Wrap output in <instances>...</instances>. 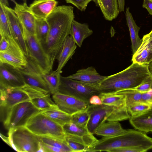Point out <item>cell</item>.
Here are the masks:
<instances>
[{
  "label": "cell",
  "instance_id": "48",
  "mask_svg": "<svg viewBox=\"0 0 152 152\" xmlns=\"http://www.w3.org/2000/svg\"><path fill=\"white\" fill-rule=\"evenodd\" d=\"M149 68L150 71H152V61L149 64Z\"/></svg>",
  "mask_w": 152,
  "mask_h": 152
},
{
  "label": "cell",
  "instance_id": "44",
  "mask_svg": "<svg viewBox=\"0 0 152 152\" xmlns=\"http://www.w3.org/2000/svg\"><path fill=\"white\" fill-rule=\"evenodd\" d=\"M145 8L149 14L152 15V1L150 0H143L142 5Z\"/></svg>",
  "mask_w": 152,
  "mask_h": 152
},
{
  "label": "cell",
  "instance_id": "13",
  "mask_svg": "<svg viewBox=\"0 0 152 152\" xmlns=\"http://www.w3.org/2000/svg\"><path fill=\"white\" fill-rule=\"evenodd\" d=\"M1 113L6 112L16 104L31 100L27 94L22 88L0 89Z\"/></svg>",
  "mask_w": 152,
  "mask_h": 152
},
{
  "label": "cell",
  "instance_id": "23",
  "mask_svg": "<svg viewBox=\"0 0 152 152\" xmlns=\"http://www.w3.org/2000/svg\"><path fill=\"white\" fill-rule=\"evenodd\" d=\"M125 16L128 26L132 42V49L133 54L139 48L142 42V39L139 36L140 27L138 26L133 19L130 12L129 8L126 9Z\"/></svg>",
  "mask_w": 152,
  "mask_h": 152
},
{
  "label": "cell",
  "instance_id": "1",
  "mask_svg": "<svg viewBox=\"0 0 152 152\" xmlns=\"http://www.w3.org/2000/svg\"><path fill=\"white\" fill-rule=\"evenodd\" d=\"M74 18L73 7L62 5L57 6L45 19L49 30L46 39L41 42L48 56L52 69L66 38L70 35Z\"/></svg>",
  "mask_w": 152,
  "mask_h": 152
},
{
  "label": "cell",
  "instance_id": "17",
  "mask_svg": "<svg viewBox=\"0 0 152 152\" xmlns=\"http://www.w3.org/2000/svg\"><path fill=\"white\" fill-rule=\"evenodd\" d=\"M58 3L56 0H35L29 5V8L36 18L46 19Z\"/></svg>",
  "mask_w": 152,
  "mask_h": 152
},
{
  "label": "cell",
  "instance_id": "5",
  "mask_svg": "<svg viewBox=\"0 0 152 152\" xmlns=\"http://www.w3.org/2000/svg\"><path fill=\"white\" fill-rule=\"evenodd\" d=\"M8 135L10 146L18 152H39L40 149L39 136L25 126L10 129Z\"/></svg>",
  "mask_w": 152,
  "mask_h": 152
},
{
  "label": "cell",
  "instance_id": "14",
  "mask_svg": "<svg viewBox=\"0 0 152 152\" xmlns=\"http://www.w3.org/2000/svg\"><path fill=\"white\" fill-rule=\"evenodd\" d=\"M2 4L7 17L12 37L19 45L26 56L27 57H29L28 48L24 38L22 27L17 15L14 9Z\"/></svg>",
  "mask_w": 152,
  "mask_h": 152
},
{
  "label": "cell",
  "instance_id": "19",
  "mask_svg": "<svg viewBox=\"0 0 152 152\" xmlns=\"http://www.w3.org/2000/svg\"><path fill=\"white\" fill-rule=\"evenodd\" d=\"M65 133L80 136L83 138L89 148L97 142L98 140L88 131L87 127H84L71 121L62 126Z\"/></svg>",
  "mask_w": 152,
  "mask_h": 152
},
{
  "label": "cell",
  "instance_id": "4",
  "mask_svg": "<svg viewBox=\"0 0 152 152\" xmlns=\"http://www.w3.org/2000/svg\"><path fill=\"white\" fill-rule=\"evenodd\" d=\"M105 142L109 150L126 148L139 149L145 152L152 149V138L145 133L132 129L120 135L107 137Z\"/></svg>",
  "mask_w": 152,
  "mask_h": 152
},
{
  "label": "cell",
  "instance_id": "10",
  "mask_svg": "<svg viewBox=\"0 0 152 152\" xmlns=\"http://www.w3.org/2000/svg\"><path fill=\"white\" fill-rule=\"evenodd\" d=\"M52 99L59 109L71 115L87 110L90 104L88 102L58 92L53 94Z\"/></svg>",
  "mask_w": 152,
  "mask_h": 152
},
{
  "label": "cell",
  "instance_id": "53",
  "mask_svg": "<svg viewBox=\"0 0 152 152\" xmlns=\"http://www.w3.org/2000/svg\"><path fill=\"white\" fill-rule=\"evenodd\" d=\"M151 0V1H152V0Z\"/></svg>",
  "mask_w": 152,
  "mask_h": 152
},
{
  "label": "cell",
  "instance_id": "33",
  "mask_svg": "<svg viewBox=\"0 0 152 152\" xmlns=\"http://www.w3.org/2000/svg\"><path fill=\"white\" fill-rule=\"evenodd\" d=\"M152 106V104L141 101L134 103L126 107L130 116L133 117L145 112L151 108Z\"/></svg>",
  "mask_w": 152,
  "mask_h": 152
},
{
  "label": "cell",
  "instance_id": "34",
  "mask_svg": "<svg viewBox=\"0 0 152 152\" xmlns=\"http://www.w3.org/2000/svg\"><path fill=\"white\" fill-rule=\"evenodd\" d=\"M0 34L8 39L12 37L7 17L2 4L0 2Z\"/></svg>",
  "mask_w": 152,
  "mask_h": 152
},
{
  "label": "cell",
  "instance_id": "26",
  "mask_svg": "<svg viewBox=\"0 0 152 152\" xmlns=\"http://www.w3.org/2000/svg\"><path fill=\"white\" fill-rule=\"evenodd\" d=\"M102 104L118 108L126 107V96L116 92L100 93L99 95Z\"/></svg>",
  "mask_w": 152,
  "mask_h": 152
},
{
  "label": "cell",
  "instance_id": "45",
  "mask_svg": "<svg viewBox=\"0 0 152 152\" xmlns=\"http://www.w3.org/2000/svg\"><path fill=\"white\" fill-rule=\"evenodd\" d=\"M119 9L120 12H124L125 7V0H118Z\"/></svg>",
  "mask_w": 152,
  "mask_h": 152
},
{
  "label": "cell",
  "instance_id": "28",
  "mask_svg": "<svg viewBox=\"0 0 152 152\" xmlns=\"http://www.w3.org/2000/svg\"><path fill=\"white\" fill-rule=\"evenodd\" d=\"M64 140L72 152H87L89 146L82 137L66 133Z\"/></svg>",
  "mask_w": 152,
  "mask_h": 152
},
{
  "label": "cell",
  "instance_id": "24",
  "mask_svg": "<svg viewBox=\"0 0 152 152\" xmlns=\"http://www.w3.org/2000/svg\"><path fill=\"white\" fill-rule=\"evenodd\" d=\"M95 3L107 20L111 21L115 19L120 12L118 0H96Z\"/></svg>",
  "mask_w": 152,
  "mask_h": 152
},
{
  "label": "cell",
  "instance_id": "16",
  "mask_svg": "<svg viewBox=\"0 0 152 152\" xmlns=\"http://www.w3.org/2000/svg\"><path fill=\"white\" fill-rule=\"evenodd\" d=\"M14 10L21 25L31 34L35 35L36 18L30 11L27 2L22 4L17 3Z\"/></svg>",
  "mask_w": 152,
  "mask_h": 152
},
{
  "label": "cell",
  "instance_id": "22",
  "mask_svg": "<svg viewBox=\"0 0 152 152\" xmlns=\"http://www.w3.org/2000/svg\"><path fill=\"white\" fill-rule=\"evenodd\" d=\"M93 32L87 24L79 23L75 20H73L71 26L70 35L78 47H81L84 40L92 35Z\"/></svg>",
  "mask_w": 152,
  "mask_h": 152
},
{
  "label": "cell",
  "instance_id": "31",
  "mask_svg": "<svg viewBox=\"0 0 152 152\" xmlns=\"http://www.w3.org/2000/svg\"><path fill=\"white\" fill-rule=\"evenodd\" d=\"M50 94L33 98L30 101L37 108L41 111L58 107L50 98Z\"/></svg>",
  "mask_w": 152,
  "mask_h": 152
},
{
  "label": "cell",
  "instance_id": "40",
  "mask_svg": "<svg viewBox=\"0 0 152 152\" xmlns=\"http://www.w3.org/2000/svg\"><path fill=\"white\" fill-rule=\"evenodd\" d=\"M0 36V52L6 51L8 49L10 45L9 40L3 36Z\"/></svg>",
  "mask_w": 152,
  "mask_h": 152
},
{
  "label": "cell",
  "instance_id": "37",
  "mask_svg": "<svg viewBox=\"0 0 152 152\" xmlns=\"http://www.w3.org/2000/svg\"><path fill=\"white\" fill-rule=\"evenodd\" d=\"M90 115L87 110L77 112L71 115V121L84 127H87Z\"/></svg>",
  "mask_w": 152,
  "mask_h": 152
},
{
  "label": "cell",
  "instance_id": "51",
  "mask_svg": "<svg viewBox=\"0 0 152 152\" xmlns=\"http://www.w3.org/2000/svg\"><path fill=\"white\" fill-rule=\"evenodd\" d=\"M24 2H27V0H23Z\"/></svg>",
  "mask_w": 152,
  "mask_h": 152
},
{
  "label": "cell",
  "instance_id": "43",
  "mask_svg": "<svg viewBox=\"0 0 152 152\" xmlns=\"http://www.w3.org/2000/svg\"><path fill=\"white\" fill-rule=\"evenodd\" d=\"M89 102L90 104L100 105L102 104L99 95H96L92 96L89 99Z\"/></svg>",
  "mask_w": 152,
  "mask_h": 152
},
{
  "label": "cell",
  "instance_id": "3",
  "mask_svg": "<svg viewBox=\"0 0 152 152\" xmlns=\"http://www.w3.org/2000/svg\"><path fill=\"white\" fill-rule=\"evenodd\" d=\"M90 117L87 127L94 134L97 128L106 121L119 122L129 119L127 107L118 108L104 104H90L87 109Z\"/></svg>",
  "mask_w": 152,
  "mask_h": 152
},
{
  "label": "cell",
  "instance_id": "38",
  "mask_svg": "<svg viewBox=\"0 0 152 152\" xmlns=\"http://www.w3.org/2000/svg\"><path fill=\"white\" fill-rule=\"evenodd\" d=\"M151 88L152 76L151 75L140 85L132 89L143 93L148 92Z\"/></svg>",
  "mask_w": 152,
  "mask_h": 152
},
{
  "label": "cell",
  "instance_id": "52",
  "mask_svg": "<svg viewBox=\"0 0 152 152\" xmlns=\"http://www.w3.org/2000/svg\"><path fill=\"white\" fill-rule=\"evenodd\" d=\"M150 72H151V75L152 76V71H150Z\"/></svg>",
  "mask_w": 152,
  "mask_h": 152
},
{
  "label": "cell",
  "instance_id": "32",
  "mask_svg": "<svg viewBox=\"0 0 152 152\" xmlns=\"http://www.w3.org/2000/svg\"><path fill=\"white\" fill-rule=\"evenodd\" d=\"M39 137L41 142L59 148L63 152H72L64 140L48 136H39Z\"/></svg>",
  "mask_w": 152,
  "mask_h": 152
},
{
  "label": "cell",
  "instance_id": "35",
  "mask_svg": "<svg viewBox=\"0 0 152 152\" xmlns=\"http://www.w3.org/2000/svg\"><path fill=\"white\" fill-rule=\"evenodd\" d=\"M35 30L36 36L42 42L46 39L49 30V25L45 19L36 18Z\"/></svg>",
  "mask_w": 152,
  "mask_h": 152
},
{
  "label": "cell",
  "instance_id": "9",
  "mask_svg": "<svg viewBox=\"0 0 152 152\" xmlns=\"http://www.w3.org/2000/svg\"><path fill=\"white\" fill-rule=\"evenodd\" d=\"M21 26L29 52L28 57L35 62L43 74L49 73L52 69L50 66L48 56L41 42L35 35L31 34L22 25Z\"/></svg>",
  "mask_w": 152,
  "mask_h": 152
},
{
  "label": "cell",
  "instance_id": "11",
  "mask_svg": "<svg viewBox=\"0 0 152 152\" xmlns=\"http://www.w3.org/2000/svg\"><path fill=\"white\" fill-rule=\"evenodd\" d=\"M27 58V66L24 69H19L26 84L32 88L50 91L43 77V73L38 66L31 58Z\"/></svg>",
  "mask_w": 152,
  "mask_h": 152
},
{
  "label": "cell",
  "instance_id": "12",
  "mask_svg": "<svg viewBox=\"0 0 152 152\" xmlns=\"http://www.w3.org/2000/svg\"><path fill=\"white\" fill-rule=\"evenodd\" d=\"M25 84L19 69L0 63V89L21 88Z\"/></svg>",
  "mask_w": 152,
  "mask_h": 152
},
{
  "label": "cell",
  "instance_id": "50",
  "mask_svg": "<svg viewBox=\"0 0 152 152\" xmlns=\"http://www.w3.org/2000/svg\"><path fill=\"white\" fill-rule=\"evenodd\" d=\"M149 33L150 34V35H151V40H152V30Z\"/></svg>",
  "mask_w": 152,
  "mask_h": 152
},
{
  "label": "cell",
  "instance_id": "46",
  "mask_svg": "<svg viewBox=\"0 0 152 152\" xmlns=\"http://www.w3.org/2000/svg\"><path fill=\"white\" fill-rule=\"evenodd\" d=\"M0 136L3 140H4L7 144L10 146V142L8 137H7L5 136H4L1 133H0Z\"/></svg>",
  "mask_w": 152,
  "mask_h": 152
},
{
  "label": "cell",
  "instance_id": "8",
  "mask_svg": "<svg viewBox=\"0 0 152 152\" xmlns=\"http://www.w3.org/2000/svg\"><path fill=\"white\" fill-rule=\"evenodd\" d=\"M58 92L74 96L88 102L92 96L99 95L100 93L94 87V84L85 83L61 75Z\"/></svg>",
  "mask_w": 152,
  "mask_h": 152
},
{
  "label": "cell",
  "instance_id": "27",
  "mask_svg": "<svg viewBox=\"0 0 152 152\" xmlns=\"http://www.w3.org/2000/svg\"><path fill=\"white\" fill-rule=\"evenodd\" d=\"M0 63L19 69H24L28 64L27 58L7 52H0Z\"/></svg>",
  "mask_w": 152,
  "mask_h": 152
},
{
  "label": "cell",
  "instance_id": "15",
  "mask_svg": "<svg viewBox=\"0 0 152 152\" xmlns=\"http://www.w3.org/2000/svg\"><path fill=\"white\" fill-rule=\"evenodd\" d=\"M142 42L136 52L133 54L132 63L149 64L152 61V41L149 33L144 35Z\"/></svg>",
  "mask_w": 152,
  "mask_h": 152
},
{
  "label": "cell",
  "instance_id": "36",
  "mask_svg": "<svg viewBox=\"0 0 152 152\" xmlns=\"http://www.w3.org/2000/svg\"><path fill=\"white\" fill-rule=\"evenodd\" d=\"M116 92L126 96V106L134 102L142 101V93L133 89L124 90Z\"/></svg>",
  "mask_w": 152,
  "mask_h": 152
},
{
  "label": "cell",
  "instance_id": "49",
  "mask_svg": "<svg viewBox=\"0 0 152 152\" xmlns=\"http://www.w3.org/2000/svg\"><path fill=\"white\" fill-rule=\"evenodd\" d=\"M10 0L11 1H12L15 4L17 3V2L15 0Z\"/></svg>",
  "mask_w": 152,
  "mask_h": 152
},
{
  "label": "cell",
  "instance_id": "47",
  "mask_svg": "<svg viewBox=\"0 0 152 152\" xmlns=\"http://www.w3.org/2000/svg\"><path fill=\"white\" fill-rule=\"evenodd\" d=\"M0 2L7 6L9 7V4L8 0H0Z\"/></svg>",
  "mask_w": 152,
  "mask_h": 152
},
{
  "label": "cell",
  "instance_id": "20",
  "mask_svg": "<svg viewBox=\"0 0 152 152\" xmlns=\"http://www.w3.org/2000/svg\"><path fill=\"white\" fill-rule=\"evenodd\" d=\"M77 45L71 35L66 38L58 56V66L56 70L57 72L61 74V71L68 60L75 52Z\"/></svg>",
  "mask_w": 152,
  "mask_h": 152
},
{
  "label": "cell",
  "instance_id": "2",
  "mask_svg": "<svg viewBox=\"0 0 152 152\" xmlns=\"http://www.w3.org/2000/svg\"><path fill=\"white\" fill-rule=\"evenodd\" d=\"M151 75L149 64L132 63L123 71L106 76L100 82L94 84V86L100 93L132 89L140 85Z\"/></svg>",
  "mask_w": 152,
  "mask_h": 152
},
{
  "label": "cell",
  "instance_id": "29",
  "mask_svg": "<svg viewBox=\"0 0 152 152\" xmlns=\"http://www.w3.org/2000/svg\"><path fill=\"white\" fill-rule=\"evenodd\" d=\"M41 112L52 120L62 126L71 121V115L61 110L58 107Z\"/></svg>",
  "mask_w": 152,
  "mask_h": 152
},
{
  "label": "cell",
  "instance_id": "25",
  "mask_svg": "<svg viewBox=\"0 0 152 152\" xmlns=\"http://www.w3.org/2000/svg\"><path fill=\"white\" fill-rule=\"evenodd\" d=\"M118 122H106L99 126L94 134L104 137H110L120 135L126 132Z\"/></svg>",
  "mask_w": 152,
  "mask_h": 152
},
{
  "label": "cell",
  "instance_id": "30",
  "mask_svg": "<svg viewBox=\"0 0 152 152\" xmlns=\"http://www.w3.org/2000/svg\"><path fill=\"white\" fill-rule=\"evenodd\" d=\"M42 75L51 94L58 92L60 83L61 74L56 70L52 71L49 73L43 74Z\"/></svg>",
  "mask_w": 152,
  "mask_h": 152
},
{
  "label": "cell",
  "instance_id": "42",
  "mask_svg": "<svg viewBox=\"0 0 152 152\" xmlns=\"http://www.w3.org/2000/svg\"><path fill=\"white\" fill-rule=\"evenodd\" d=\"M142 101L152 104V88L148 92L142 94Z\"/></svg>",
  "mask_w": 152,
  "mask_h": 152
},
{
  "label": "cell",
  "instance_id": "18",
  "mask_svg": "<svg viewBox=\"0 0 152 152\" xmlns=\"http://www.w3.org/2000/svg\"><path fill=\"white\" fill-rule=\"evenodd\" d=\"M106 76L99 73L92 66L78 70L75 74L67 77L70 79L91 84H95L100 82Z\"/></svg>",
  "mask_w": 152,
  "mask_h": 152
},
{
  "label": "cell",
  "instance_id": "6",
  "mask_svg": "<svg viewBox=\"0 0 152 152\" xmlns=\"http://www.w3.org/2000/svg\"><path fill=\"white\" fill-rule=\"evenodd\" d=\"M32 117L25 126L39 136H48L64 140L66 133L62 126L55 122L42 112Z\"/></svg>",
  "mask_w": 152,
  "mask_h": 152
},
{
  "label": "cell",
  "instance_id": "21",
  "mask_svg": "<svg viewBox=\"0 0 152 152\" xmlns=\"http://www.w3.org/2000/svg\"><path fill=\"white\" fill-rule=\"evenodd\" d=\"M131 124L136 129L145 133L152 132V106L148 110L129 119Z\"/></svg>",
  "mask_w": 152,
  "mask_h": 152
},
{
  "label": "cell",
  "instance_id": "41",
  "mask_svg": "<svg viewBox=\"0 0 152 152\" xmlns=\"http://www.w3.org/2000/svg\"><path fill=\"white\" fill-rule=\"evenodd\" d=\"M108 152H143L140 149L130 148H119L110 150Z\"/></svg>",
  "mask_w": 152,
  "mask_h": 152
},
{
  "label": "cell",
  "instance_id": "7",
  "mask_svg": "<svg viewBox=\"0 0 152 152\" xmlns=\"http://www.w3.org/2000/svg\"><path fill=\"white\" fill-rule=\"evenodd\" d=\"M42 111L30 101L22 102L14 105L5 113L3 122L7 129L25 126L33 116Z\"/></svg>",
  "mask_w": 152,
  "mask_h": 152
},
{
  "label": "cell",
  "instance_id": "39",
  "mask_svg": "<svg viewBox=\"0 0 152 152\" xmlns=\"http://www.w3.org/2000/svg\"><path fill=\"white\" fill-rule=\"evenodd\" d=\"M96 0H65L67 3H70L81 11H85L91 1L95 2Z\"/></svg>",
  "mask_w": 152,
  "mask_h": 152
}]
</instances>
